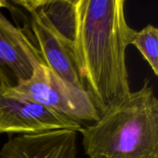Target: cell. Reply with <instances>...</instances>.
<instances>
[{
	"mask_svg": "<svg viewBox=\"0 0 158 158\" xmlns=\"http://www.w3.org/2000/svg\"><path fill=\"white\" fill-rule=\"evenodd\" d=\"M40 64L46 63L40 51L0 11V73L7 87L29 80Z\"/></svg>",
	"mask_w": 158,
	"mask_h": 158,
	"instance_id": "8992f818",
	"label": "cell"
},
{
	"mask_svg": "<svg viewBox=\"0 0 158 158\" xmlns=\"http://www.w3.org/2000/svg\"><path fill=\"white\" fill-rule=\"evenodd\" d=\"M1 7L10 11L16 26L40 51L48 67L73 86L84 89L73 46L50 24L43 13L41 0H4L0 1Z\"/></svg>",
	"mask_w": 158,
	"mask_h": 158,
	"instance_id": "3957f363",
	"label": "cell"
},
{
	"mask_svg": "<svg viewBox=\"0 0 158 158\" xmlns=\"http://www.w3.org/2000/svg\"><path fill=\"white\" fill-rule=\"evenodd\" d=\"M77 0H41L43 13L60 35L73 46L77 27Z\"/></svg>",
	"mask_w": 158,
	"mask_h": 158,
	"instance_id": "ba28073f",
	"label": "cell"
},
{
	"mask_svg": "<svg viewBox=\"0 0 158 158\" xmlns=\"http://www.w3.org/2000/svg\"><path fill=\"white\" fill-rule=\"evenodd\" d=\"M3 93L38 103L80 124L95 122L100 117L86 90L65 80L46 64L39 65L29 80L3 89Z\"/></svg>",
	"mask_w": 158,
	"mask_h": 158,
	"instance_id": "277c9868",
	"label": "cell"
},
{
	"mask_svg": "<svg viewBox=\"0 0 158 158\" xmlns=\"http://www.w3.org/2000/svg\"><path fill=\"white\" fill-rule=\"evenodd\" d=\"M125 0H77L74 58L83 88L101 115L131 93L126 50L136 31Z\"/></svg>",
	"mask_w": 158,
	"mask_h": 158,
	"instance_id": "6da1fadb",
	"label": "cell"
},
{
	"mask_svg": "<svg viewBox=\"0 0 158 158\" xmlns=\"http://www.w3.org/2000/svg\"><path fill=\"white\" fill-rule=\"evenodd\" d=\"M80 132L89 158H158V100L149 80Z\"/></svg>",
	"mask_w": 158,
	"mask_h": 158,
	"instance_id": "7a4b0ae2",
	"label": "cell"
},
{
	"mask_svg": "<svg viewBox=\"0 0 158 158\" xmlns=\"http://www.w3.org/2000/svg\"><path fill=\"white\" fill-rule=\"evenodd\" d=\"M77 133L54 130L11 137L0 150V158H76Z\"/></svg>",
	"mask_w": 158,
	"mask_h": 158,
	"instance_id": "52a82bcc",
	"label": "cell"
},
{
	"mask_svg": "<svg viewBox=\"0 0 158 158\" xmlns=\"http://www.w3.org/2000/svg\"><path fill=\"white\" fill-rule=\"evenodd\" d=\"M131 45H134L141 53L152 69L154 75H158V29L148 25L134 34Z\"/></svg>",
	"mask_w": 158,
	"mask_h": 158,
	"instance_id": "9c48e42d",
	"label": "cell"
},
{
	"mask_svg": "<svg viewBox=\"0 0 158 158\" xmlns=\"http://www.w3.org/2000/svg\"><path fill=\"white\" fill-rule=\"evenodd\" d=\"M80 132L82 125L42 105L12 97L0 89V134H37L54 130Z\"/></svg>",
	"mask_w": 158,
	"mask_h": 158,
	"instance_id": "5b68a950",
	"label": "cell"
},
{
	"mask_svg": "<svg viewBox=\"0 0 158 158\" xmlns=\"http://www.w3.org/2000/svg\"><path fill=\"white\" fill-rule=\"evenodd\" d=\"M7 87V85H6V81H5L4 78L2 76L1 73H0V89H6Z\"/></svg>",
	"mask_w": 158,
	"mask_h": 158,
	"instance_id": "30bf717a",
	"label": "cell"
}]
</instances>
